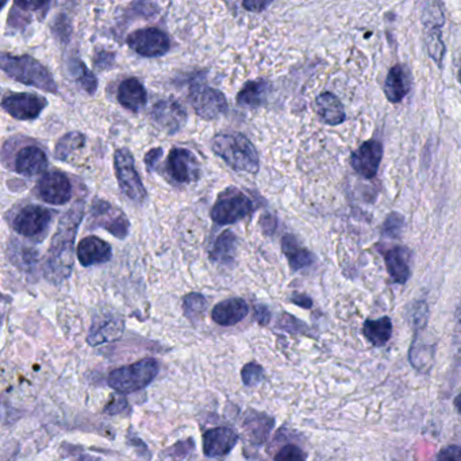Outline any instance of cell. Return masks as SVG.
Listing matches in <instances>:
<instances>
[{
    "label": "cell",
    "mask_w": 461,
    "mask_h": 461,
    "mask_svg": "<svg viewBox=\"0 0 461 461\" xmlns=\"http://www.w3.org/2000/svg\"><path fill=\"white\" fill-rule=\"evenodd\" d=\"M84 204L78 202L73 204L58 222V230L45 258L46 279L52 283H61L71 275L75 255V238L79 227L83 221Z\"/></svg>",
    "instance_id": "6da1fadb"
},
{
    "label": "cell",
    "mask_w": 461,
    "mask_h": 461,
    "mask_svg": "<svg viewBox=\"0 0 461 461\" xmlns=\"http://www.w3.org/2000/svg\"><path fill=\"white\" fill-rule=\"evenodd\" d=\"M212 150L237 173L256 175L260 168L253 143L240 133H221L212 140Z\"/></svg>",
    "instance_id": "7a4b0ae2"
},
{
    "label": "cell",
    "mask_w": 461,
    "mask_h": 461,
    "mask_svg": "<svg viewBox=\"0 0 461 461\" xmlns=\"http://www.w3.org/2000/svg\"><path fill=\"white\" fill-rule=\"evenodd\" d=\"M0 64H2V71L9 75V78L19 83L35 87L50 94L58 92V84L50 75V72L32 56H12L4 53Z\"/></svg>",
    "instance_id": "3957f363"
},
{
    "label": "cell",
    "mask_w": 461,
    "mask_h": 461,
    "mask_svg": "<svg viewBox=\"0 0 461 461\" xmlns=\"http://www.w3.org/2000/svg\"><path fill=\"white\" fill-rule=\"evenodd\" d=\"M160 371L158 360L143 358L132 365L117 368L109 375V386L119 394H132L150 386Z\"/></svg>",
    "instance_id": "277c9868"
},
{
    "label": "cell",
    "mask_w": 461,
    "mask_h": 461,
    "mask_svg": "<svg viewBox=\"0 0 461 461\" xmlns=\"http://www.w3.org/2000/svg\"><path fill=\"white\" fill-rule=\"evenodd\" d=\"M255 211L250 198L240 189L229 188L222 192L211 210L212 221L218 225H230L250 217Z\"/></svg>",
    "instance_id": "5b68a950"
},
{
    "label": "cell",
    "mask_w": 461,
    "mask_h": 461,
    "mask_svg": "<svg viewBox=\"0 0 461 461\" xmlns=\"http://www.w3.org/2000/svg\"><path fill=\"white\" fill-rule=\"evenodd\" d=\"M115 175L120 189L130 201L141 204L147 198V189L135 169L134 158L127 148L118 150L114 156Z\"/></svg>",
    "instance_id": "8992f818"
},
{
    "label": "cell",
    "mask_w": 461,
    "mask_h": 461,
    "mask_svg": "<svg viewBox=\"0 0 461 461\" xmlns=\"http://www.w3.org/2000/svg\"><path fill=\"white\" fill-rule=\"evenodd\" d=\"M89 215L92 227H102L120 240H124L129 234L130 222L127 215L109 202L95 199Z\"/></svg>",
    "instance_id": "52a82bcc"
},
{
    "label": "cell",
    "mask_w": 461,
    "mask_h": 461,
    "mask_svg": "<svg viewBox=\"0 0 461 461\" xmlns=\"http://www.w3.org/2000/svg\"><path fill=\"white\" fill-rule=\"evenodd\" d=\"M189 102L196 114L207 120L217 119L229 109L225 95L211 87H194L189 94Z\"/></svg>",
    "instance_id": "ba28073f"
},
{
    "label": "cell",
    "mask_w": 461,
    "mask_h": 461,
    "mask_svg": "<svg viewBox=\"0 0 461 461\" xmlns=\"http://www.w3.org/2000/svg\"><path fill=\"white\" fill-rule=\"evenodd\" d=\"M46 104L48 102L45 98L30 92H9L2 101L4 111L19 120L35 119L40 117Z\"/></svg>",
    "instance_id": "9c48e42d"
},
{
    "label": "cell",
    "mask_w": 461,
    "mask_h": 461,
    "mask_svg": "<svg viewBox=\"0 0 461 461\" xmlns=\"http://www.w3.org/2000/svg\"><path fill=\"white\" fill-rule=\"evenodd\" d=\"M130 48L143 58H158L171 50V41L165 33L156 27L137 30L127 38Z\"/></svg>",
    "instance_id": "30bf717a"
},
{
    "label": "cell",
    "mask_w": 461,
    "mask_h": 461,
    "mask_svg": "<svg viewBox=\"0 0 461 461\" xmlns=\"http://www.w3.org/2000/svg\"><path fill=\"white\" fill-rule=\"evenodd\" d=\"M53 212L46 207L29 204L23 207L12 221V227L23 237H37L48 229L52 222Z\"/></svg>",
    "instance_id": "8fae6325"
},
{
    "label": "cell",
    "mask_w": 461,
    "mask_h": 461,
    "mask_svg": "<svg viewBox=\"0 0 461 461\" xmlns=\"http://www.w3.org/2000/svg\"><path fill=\"white\" fill-rule=\"evenodd\" d=\"M169 175L176 183L188 184L196 181L201 175V165L194 153L183 148L171 150L166 163Z\"/></svg>",
    "instance_id": "7c38bea8"
},
{
    "label": "cell",
    "mask_w": 461,
    "mask_h": 461,
    "mask_svg": "<svg viewBox=\"0 0 461 461\" xmlns=\"http://www.w3.org/2000/svg\"><path fill=\"white\" fill-rule=\"evenodd\" d=\"M383 158V145L379 141L370 140L364 142L352 153L350 164L358 175L364 179L375 178Z\"/></svg>",
    "instance_id": "4fadbf2b"
},
{
    "label": "cell",
    "mask_w": 461,
    "mask_h": 461,
    "mask_svg": "<svg viewBox=\"0 0 461 461\" xmlns=\"http://www.w3.org/2000/svg\"><path fill=\"white\" fill-rule=\"evenodd\" d=\"M38 196L43 202L50 204H68L72 196V184L64 173H46L38 183Z\"/></svg>",
    "instance_id": "5bb4252c"
},
{
    "label": "cell",
    "mask_w": 461,
    "mask_h": 461,
    "mask_svg": "<svg viewBox=\"0 0 461 461\" xmlns=\"http://www.w3.org/2000/svg\"><path fill=\"white\" fill-rule=\"evenodd\" d=\"M152 119L164 132L173 134L183 127L187 114L175 99H163L152 109Z\"/></svg>",
    "instance_id": "9a60e30c"
},
{
    "label": "cell",
    "mask_w": 461,
    "mask_h": 461,
    "mask_svg": "<svg viewBox=\"0 0 461 461\" xmlns=\"http://www.w3.org/2000/svg\"><path fill=\"white\" fill-rule=\"evenodd\" d=\"M238 435L229 427H214L204 434V452L207 457H224L237 445Z\"/></svg>",
    "instance_id": "2e32d148"
},
{
    "label": "cell",
    "mask_w": 461,
    "mask_h": 461,
    "mask_svg": "<svg viewBox=\"0 0 461 461\" xmlns=\"http://www.w3.org/2000/svg\"><path fill=\"white\" fill-rule=\"evenodd\" d=\"M48 166V158L40 147L27 145L18 152L15 158V171L20 175L33 178L40 175Z\"/></svg>",
    "instance_id": "e0dca14e"
},
{
    "label": "cell",
    "mask_w": 461,
    "mask_h": 461,
    "mask_svg": "<svg viewBox=\"0 0 461 461\" xmlns=\"http://www.w3.org/2000/svg\"><path fill=\"white\" fill-rule=\"evenodd\" d=\"M76 255L81 265L91 266L109 261L111 257V247L101 238L87 237L79 242Z\"/></svg>",
    "instance_id": "ac0fdd59"
},
{
    "label": "cell",
    "mask_w": 461,
    "mask_h": 461,
    "mask_svg": "<svg viewBox=\"0 0 461 461\" xmlns=\"http://www.w3.org/2000/svg\"><path fill=\"white\" fill-rule=\"evenodd\" d=\"M248 311H250V307L244 299H227L212 309V321L221 327H233L242 321L247 317Z\"/></svg>",
    "instance_id": "d6986e66"
},
{
    "label": "cell",
    "mask_w": 461,
    "mask_h": 461,
    "mask_svg": "<svg viewBox=\"0 0 461 461\" xmlns=\"http://www.w3.org/2000/svg\"><path fill=\"white\" fill-rule=\"evenodd\" d=\"M411 87L409 69L404 65H396L390 69L384 81V94L391 104H399L406 98Z\"/></svg>",
    "instance_id": "ffe728a7"
},
{
    "label": "cell",
    "mask_w": 461,
    "mask_h": 461,
    "mask_svg": "<svg viewBox=\"0 0 461 461\" xmlns=\"http://www.w3.org/2000/svg\"><path fill=\"white\" fill-rule=\"evenodd\" d=\"M410 260H411V253L407 248L396 247L384 253L387 271L396 283L404 284L409 280L411 273Z\"/></svg>",
    "instance_id": "44dd1931"
},
{
    "label": "cell",
    "mask_w": 461,
    "mask_h": 461,
    "mask_svg": "<svg viewBox=\"0 0 461 461\" xmlns=\"http://www.w3.org/2000/svg\"><path fill=\"white\" fill-rule=\"evenodd\" d=\"M147 89L138 79L130 78L122 81L118 89V101L129 111L137 112L147 104Z\"/></svg>",
    "instance_id": "7402d4cb"
},
{
    "label": "cell",
    "mask_w": 461,
    "mask_h": 461,
    "mask_svg": "<svg viewBox=\"0 0 461 461\" xmlns=\"http://www.w3.org/2000/svg\"><path fill=\"white\" fill-rule=\"evenodd\" d=\"M281 250L293 271L304 270L315 261L314 255L306 248L302 247L298 240L291 234L284 235L281 240Z\"/></svg>",
    "instance_id": "603a6c76"
},
{
    "label": "cell",
    "mask_w": 461,
    "mask_h": 461,
    "mask_svg": "<svg viewBox=\"0 0 461 461\" xmlns=\"http://www.w3.org/2000/svg\"><path fill=\"white\" fill-rule=\"evenodd\" d=\"M273 425L275 421L270 416L257 411H250L244 421L245 434L253 444H263L268 439Z\"/></svg>",
    "instance_id": "cb8c5ba5"
},
{
    "label": "cell",
    "mask_w": 461,
    "mask_h": 461,
    "mask_svg": "<svg viewBox=\"0 0 461 461\" xmlns=\"http://www.w3.org/2000/svg\"><path fill=\"white\" fill-rule=\"evenodd\" d=\"M315 104H317L319 117L324 119L325 124L330 125V127L342 124L347 118L342 101L332 92H324L319 95Z\"/></svg>",
    "instance_id": "d4e9b609"
},
{
    "label": "cell",
    "mask_w": 461,
    "mask_h": 461,
    "mask_svg": "<svg viewBox=\"0 0 461 461\" xmlns=\"http://www.w3.org/2000/svg\"><path fill=\"white\" fill-rule=\"evenodd\" d=\"M124 333V322L118 319H107L104 321L95 322L89 332L87 342L92 347L104 344V342H115Z\"/></svg>",
    "instance_id": "484cf974"
},
{
    "label": "cell",
    "mask_w": 461,
    "mask_h": 461,
    "mask_svg": "<svg viewBox=\"0 0 461 461\" xmlns=\"http://www.w3.org/2000/svg\"><path fill=\"white\" fill-rule=\"evenodd\" d=\"M363 334L373 347H384L393 335V322L388 317H381L375 321L368 319L364 322Z\"/></svg>",
    "instance_id": "4316f807"
},
{
    "label": "cell",
    "mask_w": 461,
    "mask_h": 461,
    "mask_svg": "<svg viewBox=\"0 0 461 461\" xmlns=\"http://www.w3.org/2000/svg\"><path fill=\"white\" fill-rule=\"evenodd\" d=\"M435 344L422 342L421 335L416 334L414 342L410 348L409 358L411 361L412 367L416 368L419 373H427L433 365L434 360Z\"/></svg>",
    "instance_id": "83f0119b"
},
{
    "label": "cell",
    "mask_w": 461,
    "mask_h": 461,
    "mask_svg": "<svg viewBox=\"0 0 461 461\" xmlns=\"http://www.w3.org/2000/svg\"><path fill=\"white\" fill-rule=\"evenodd\" d=\"M237 237L234 233L227 232L218 235L214 247L210 252V258L215 263L229 264L234 260L235 253H237Z\"/></svg>",
    "instance_id": "f1b7e54d"
},
{
    "label": "cell",
    "mask_w": 461,
    "mask_h": 461,
    "mask_svg": "<svg viewBox=\"0 0 461 461\" xmlns=\"http://www.w3.org/2000/svg\"><path fill=\"white\" fill-rule=\"evenodd\" d=\"M268 88H270V86L265 81H250V83L245 84L244 88L238 92L237 102L241 106L255 109L265 101Z\"/></svg>",
    "instance_id": "f546056e"
},
{
    "label": "cell",
    "mask_w": 461,
    "mask_h": 461,
    "mask_svg": "<svg viewBox=\"0 0 461 461\" xmlns=\"http://www.w3.org/2000/svg\"><path fill=\"white\" fill-rule=\"evenodd\" d=\"M425 38H426L427 52H429L430 58L437 65H442L445 50H447L444 40H442V27H425Z\"/></svg>",
    "instance_id": "4dcf8cb0"
},
{
    "label": "cell",
    "mask_w": 461,
    "mask_h": 461,
    "mask_svg": "<svg viewBox=\"0 0 461 461\" xmlns=\"http://www.w3.org/2000/svg\"><path fill=\"white\" fill-rule=\"evenodd\" d=\"M84 143H86V137L81 132L66 133L56 145L55 158L60 161L68 160L72 153L84 147Z\"/></svg>",
    "instance_id": "1f68e13d"
},
{
    "label": "cell",
    "mask_w": 461,
    "mask_h": 461,
    "mask_svg": "<svg viewBox=\"0 0 461 461\" xmlns=\"http://www.w3.org/2000/svg\"><path fill=\"white\" fill-rule=\"evenodd\" d=\"M69 71H71V75L81 84L84 91L91 95L95 94V91L98 88V81L81 61L72 60L69 63Z\"/></svg>",
    "instance_id": "d6a6232c"
},
{
    "label": "cell",
    "mask_w": 461,
    "mask_h": 461,
    "mask_svg": "<svg viewBox=\"0 0 461 461\" xmlns=\"http://www.w3.org/2000/svg\"><path fill=\"white\" fill-rule=\"evenodd\" d=\"M445 17L439 2H427L422 10V23L426 27H444Z\"/></svg>",
    "instance_id": "836d02e7"
},
{
    "label": "cell",
    "mask_w": 461,
    "mask_h": 461,
    "mask_svg": "<svg viewBox=\"0 0 461 461\" xmlns=\"http://www.w3.org/2000/svg\"><path fill=\"white\" fill-rule=\"evenodd\" d=\"M184 314L189 319H196L204 314L207 307V301L201 294L192 293L184 298L183 301Z\"/></svg>",
    "instance_id": "e575fe53"
},
{
    "label": "cell",
    "mask_w": 461,
    "mask_h": 461,
    "mask_svg": "<svg viewBox=\"0 0 461 461\" xmlns=\"http://www.w3.org/2000/svg\"><path fill=\"white\" fill-rule=\"evenodd\" d=\"M404 227V218L398 212H391L384 221L381 234L387 238H398Z\"/></svg>",
    "instance_id": "d590c367"
},
{
    "label": "cell",
    "mask_w": 461,
    "mask_h": 461,
    "mask_svg": "<svg viewBox=\"0 0 461 461\" xmlns=\"http://www.w3.org/2000/svg\"><path fill=\"white\" fill-rule=\"evenodd\" d=\"M241 378L247 386L253 387L264 378V370L257 363H250L241 371Z\"/></svg>",
    "instance_id": "8d00e7d4"
},
{
    "label": "cell",
    "mask_w": 461,
    "mask_h": 461,
    "mask_svg": "<svg viewBox=\"0 0 461 461\" xmlns=\"http://www.w3.org/2000/svg\"><path fill=\"white\" fill-rule=\"evenodd\" d=\"M273 461H306V455L301 448L289 444L276 453Z\"/></svg>",
    "instance_id": "74e56055"
},
{
    "label": "cell",
    "mask_w": 461,
    "mask_h": 461,
    "mask_svg": "<svg viewBox=\"0 0 461 461\" xmlns=\"http://www.w3.org/2000/svg\"><path fill=\"white\" fill-rule=\"evenodd\" d=\"M437 461H461V448L457 445L445 447L437 456Z\"/></svg>",
    "instance_id": "f35d334b"
},
{
    "label": "cell",
    "mask_w": 461,
    "mask_h": 461,
    "mask_svg": "<svg viewBox=\"0 0 461 461\" xmlns=\"http://www.w3.org/2000/svg\"><path fill=\"white\" fill-rule=\"evenodd\" d=\"M281 327L288 332H299L301 329H304V325L299 322L298 319H294L291 315L284 314L283 319L280 321Z\"/></svg>",
    "instance_id": "ab89813d"
},
{
    "label": "cell",
    "mask_w": 461,
    "mask_h": 461,
    "mask_svg": "<svg viewBox=\"0 0 461 461\" xmlns=\"http://www.w3.org/2000/svg\"><path fill=\"white\" fill-rule=\"evenodd\" d=\"M256 319H257L258 324H268L271 321V311L268 307L263 306V304L256 306Z\"/></svg>",
    "instance_id": "60d3db41"
},
{
    "label": "cell",
    "mask_w": 461,
    "mask_h": 461,
    "mask_svg": "<svg viewBox=\"0 0 461 461\" xmlns=\"http://www.w3.org/2000/svg\"><path fill=\"white\" fill-rule=\"evenodd\" d=\"M291 302L296 306L303 307V309H311L312 301L309 298V296H304V294H294L293 298H291Z\"/></svg>",
    "instance_id": "b9f144b4"
},
{
    "label": "cell",
    "mask_w": 461,
    "mask_h": 461,
    "mask_svg": "<svg viewBox=\"0 0 461 461\" xmlns=\"http://www.w3.org/2000/svg\"><path fill=\"white\" fill-rule=\"evenodd\" d=\"M242 6L245 7V9L250 10V12H263L264 9H266V7L270 6V4L268 2H245V4H242Z\"/></svg>",
    "instance_id": "7bdbcfd3"
},
{
    "label": "cell",
    "mask_w": 461,
    "mask_h": 461,
    "mask_svg": "<svg viewBox=\"0 0 461 461\" xmlns=\"http://www.w3.org/2000/svg\"><path fill=\"white\" fill-rule=\"evenodd\" d=\"M163 155V150H153L148 153L147 158H145V161H147L148 165H155L158 163V158Z\"/></svg>",
    "instance_id": "ee69618b"
},
{
    "label": "cell",
    "mask_w": 461,
    "mask_h": 461,
    "mask_svg": "<svg viewBox=\"0 0 461 461\" xmlns=\"http://www.w3.org/2000/svg\"><path fill=\"white\" fill-rule=\"evenodd\" d=\"M455 407H456V410H457V411L460 412V414H461V393L458 394L457 396H456Z\"/></svg>",
    "instance_id": "f6af8a7d"
},
{
    "label": "cell",
    "mask_w": 461,
    "mask_h": 461,
    "mask_svg": "<svg viewBox=\"0 0 461 461\" xmlns=\"http://www.w3.org/2000/svg\"><path fill=\"white\" fill-rule=\"evenodd\" d=\"M458 81H460V84H461V65H460V69H458Z\"/></svg>",
    "instance_id": "bcb514c9"
}]
</instances>
